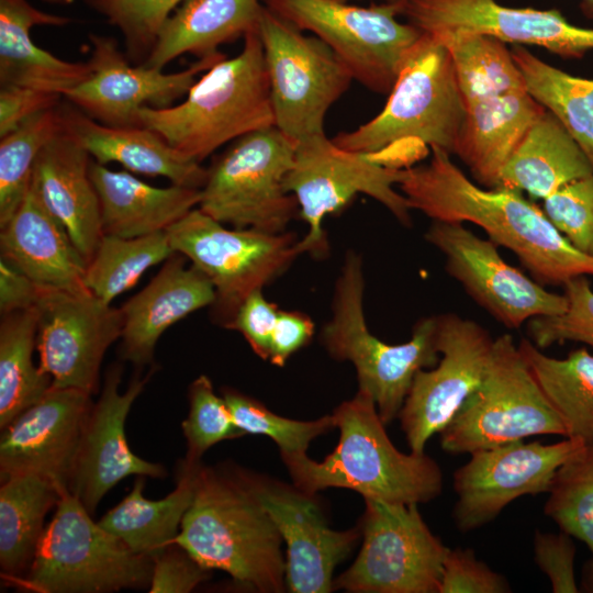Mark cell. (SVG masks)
<instances>
[{"instance_id":"680465c9","label":"cell","mask_w":593,"mask_h":593,"mask_svg":"<svg viewBox=\"0 0 593 593\" xmlns=\"http://www.w3.org/2000/svg\"><path fill=\"white\" fill-rule=\"evenodd\" d=\"M380 2H385V3H394V4H403L404 2H406L407 0H379Z\"/></svg>"},{"instance_id":"4316f807","label":"cell","mask_w":593,"mask_h":593,"mask_svg":"<svg viewBox=\"0 0 593 593\" xmlns=\"http://www.w3.org/2000/svg\"><path fill=\"white\" fill-rule=\"evenodd\" d=\"M60 109L65 131L99 164L118 163L128 171L165 177L174 184L203 187L208 169L178 152L157 132L143 125H105L71 105Z\"/></svg>"},{"instance_id":"7c38bea8","label":"cell","mask_w":593,"mask_h":593,"mask_svg":"<svg viewBox=\"0 0 593 593\" xmlns=\"http://www.w3.org/2000/svg\"><path fill=\"white\" fill-rule=\"evenodd\" d=\"M402 169L370 155L344 149L325 133L296 143L284 186L295 198L299 214L309 227L298 242L299 253L325 254V217L342 210L359 193L378 201L401 224L411 226V208L398 188Z\"/></svg>"},{"instance_id":"5bb4252c","label":"cell","mask_w":593,"mask_h":593,"mask_svg":"<svg viewBox=\"0 0 593 593\" xmlns=\"http://www.w3.org/2000/svg\"><path fill=\"white\" fill-rule=\"evenodd\" d=\"M418 504L365 500L362 544L354 563L333 582L353 593H438L449 550Z\"/></svg>"},{"instance_id":"cb8c5ba5","label":"cell","mask_w":593,"mask_h":593,"mask_svg":"<svg viewBox=\"0 0 593 593\" xmlns=\"http://www.w3.org/2000/svg\"><path fill=\"white\" fill-rule=\"evenodd\" d=\"M186 259L174 253L149 283L120 307V358L138 369L154 366L156 344L171 325L215 301L211 281L193 265L187 267Z\"/></svg>"},{"instance_id":"7bdbcfd3","label":"cell","mask_w":593,"mask_h":593,"mask_svg":"<svg viewBox=\"0 0 593 593\" xmlns=\"http://www.w3.org/2000/svg\"><path fill=\"white\" fill-rule=\"evenodd\" d=\"M184 0H85L123 37L126 56L144 64L150 54L160 29L178 4Z\"/></svg>"},{"instance_id":"f5cc1de1","label":"cell","mask_w":593,"mask_h":593,"mask_svg":"<svg viewBox=\"0 0 593 593\" xmlns=\"http://www.w3.org/2000/svg\"><path fill=\"white\" fill-rule=\"evenodd\" d=\"M314 334V322L298 311L279 312L272 332L268 361L282 367Z\"/></svg>"},{"instance_id":"d4e9b609","label":"cell","mask_w":593,"mask_h":593,"mask_svg":"<svg viewBox=\"0 0 593 593\" xmlns=\"http://www.w3.org/2000/svg\"><path fill=\"white\" fill-rule=\"evenodd\" d=\"M90 155L65 128L40 152L31 183L87 264L103 236Z\"/></svg>"},{"instance_id":"6da1fadb","label":"cell","mask_w":593,"mask_h":593,"mask_svg":"<svg viewBox=\"0 0 593 593\" xmlns=\"http://www.w3.org/2000/svg\"><path fill=\"white\" fill-rule=\"evenodd\" d=\"M430 153L429 163L402 169L398 188L411 210L433 221L481 227L544 287L593 277V256L574 247L523 192L484 188L469 179L449 153L438 147Z\"/></svg>"},{"instance_id":"f546056e","label":"cell","mask_w":593,"mask_h":593,"mask_svg":"<svg viewBox=\"0 0 593 593\" xmlns=\"http://www.w3.org/2000/svg\"><path fill=\"white\" fill-rule=\"evenodd\" d=\"M67 16L46 13L27 0H0V85L18 86L64 96L91 74L88 61L64 60L37 46L35 25L63 26Z\"/></svg>"},{"instance_id":"277c9868","label":"cell","mask_w":593,"mask_h":593,"mask_svg":"<svg viewBox=\"0 0 593 593\" xmlns=\"http://www.w3.org/2000/svg\"><path fill=\"white\" fill-rule=\"evenodd\" d=\"M141 125L201 163L248 133L275 125L264 49L257 29L244 36L242 51L222 58L194 82L186 99L167 108L144 107Z\"/></svg>"},{"instance_id":"8fae6325","label":"cell","mask_w":593,"mask_h":593,"mask_svg":"<svg viewBox=\"0 0 593 593\" xmlns=\"http://www.w3.org/2000/svg\"><path fill=\"white\" fill-rule=\"evenodd\" d=\"M166 232L174 251L189 259L213 284V316L226 328L240 304L300 255L293 234L227 228L199 206Z\"/></svg>"},{"instance_id":"9c48e42d","label":"cell","mask_w":593,"mask_h":593,"mask_svg":"<svg viewBox=\"0 0 593 593\" xmlns=\"http://www.w3.org/2000/svg\"><path fill=\"white\" fill-rule=\"evenodd\" d=\"M295 146L275 125L235 139L208 169L199 208L235 228L283 233L299 210L284 186Z\"/></svg>"},{"instance_id":"e0dca14e","label":"cell","mask_w":593,"mask_h":593,"mask_svg":"<svg viewBox=\"0 0 593 593\" xmlns=\"http://www.w3.org/2000/svg\"><path fill=\"white\" fill-rule=\"evenodd\" d=\"M36 310L41 370L55 387L98 393L103 357L122 335L121 309L105 303L88 288H43Z\"/></svg>"},{"instance_id":"816d5d0a","label":"cell","mask_w":593,"mask_h":593,"mask_svg":"<svg viewBox=\"0 0 593 593\" xmlns=\"http://www.w3.org/2000/svg\"><path fill=\"white\" fill-rule=\"evenodd\" d=\"M61 94L26 87L7 86L0 89V138L16 130L29 119L59 105Z\"/></svg>"},{"instance_id":"ac0fdd59","label":"cell","mask_w":593,"mask_h":593,"mask_svg":"<svg viewBox=\"0 0 593 593\" xmlns=\"http://www.w3.org/2000/svg\"><path fill=\"white\" fill-rule=\"evenodd\" d=\"M495 338L475 321L455 313L438 315V363L419 370L399 414L413 452L451 421L484 378Z\"/></svg>"},{"instance_id":"4dcf8cb0","label":"cell","mask_w":593,"mask_h":593,"mask_svg":"<svg viewBox=\"0 0 593 593\" xmlns=\"http://www.w3.org/2000/svg\"><path fill=\"white\" fill-rule=\"evenodd\" d=\"M262 8L260 0H184L160 29L144 65L164 69L183 54H216L256 30Z\"/></svg>"},{"instance_id":"7a4b0ae2","label":"cell","mask_w":593,"mask_h":593,"mask_svg":"<svg viewBox=\"0 0 593 593\" xmlns=\"http://www.w3.org/2000/svg\"><path fill=\"white\" fill-rule=\"evenodd\" d=\"M202 567L248 589H286L282 537L240 471L199 465L192 502L175 538Z\"/></svg>"},{"instance_id":"7dc6e473","label":"cell","mask_w":593,"mask_h":593,"mask_svg":"<svg viewBox=\"0 0 593 593\" xmlns=\"http://www.w3.org/2000/svg\"><path fill=\"white\" fill-rule=\"evenodd\" d=\"M507 579L479 560L472 549L448 550L438 593H507Z\"/></svg>"},{"instance_id":"30bf717a","label":"cell","mask_w":593,"mask_h":593,"mask_svg":"<svg viewBox=\"0 0 593 593\" xmlns=\"http://www.w3.org/2000/svg\"><path fill=\"white\" fill-rule=\"evenodd\" d=\"M275 126L295 144L324 134L325 116L354 80L333 49L264 5L257 25Z\"/></svg>"},{"instance_id":"4fadbf2b","label":"cell","mask_w":593,"mask_h":593,"mask_svg":"<svg viewBox=\"0 0 593 593\" xmlns=\"http://www.w3.org/2000/svg\"><path fill=\"white\" fill-rule=\"evenodd\" d=\"M301 31L325 42L362 86L390 93L422 31L399 20L401 5L360 7L338 0H264Z\"/></svg>"},{"instance_id":"1f68e13d","label":"cell","mask_w":593,"mask_h":593,"mask_svg":"<svg viewBox=\"0 0 593 593\" xmlns=\"http://www.w3.org/2000/svg\"><path fill=\"white\" fill-rule=\"evenodd\" d=\"M593 175L584 152L561 122L545 111L504 166L499 187L546 199L563 186Z\"/></svg>"},{"instance_id":"11a10c76","label":"cell","mask_w":593,"mask_h":593,"mask_svg":"<svg viewBox=\"0 0 593 593\" xmlns=\"http://www.w3.org/2000/svg\"><path fill=\"white\" fill-rule=\"evenodd\" d=\"M581 591L593 593V557L583 567Z\"/></svg>"},{"instance_id":"f907efd6","label":"cell","mask_w":593,"mask_h":593,"mask_svg":"<svg viewBox=\"0 0 593 593\" xmlns=\"http://www.w3.org/2000/svg\"><path fill=\"white\" fill-rule=\"evenodd\" d=\"M279 312L278 305L268 301L262 290H257L240 304L227 328L239 332L253 351L268 360Z\"/></svg>"},{"instance_id":"c3c4849f","label":"cell","mask_w":593,"mask_h":593,"mask_svg":"<svg viewBox=\"0 0 593 593\" xmlns=\"http://www.w3.org/2000/svg\"><path fill=\"white\" fill-rule=\"evenodd\" d=\"M573 537L559 533L535 532L534 559L540 571L548 578L553 593H578Z\"/></svg>"},{"instance_id":"7402d4cb","label":"cell","mask_w":593,"mask_h":593,"mask_svg":"<svg viewBox=\"0 0 593 593\" xmlns=\"http://www.w3.org/2000/svg\"><path fill=\"white\" fill-rule=\"evenodd\" d=\"M91 394L52 384L21 412L0 437V479L36 474L67 486L82 428L93 404Z\"/></svg>"},{"instance_id":"44dd1931","label":"cell","mask_w":593,"mask_h":593,"mask_svg":"<svg viewBox=\"0 0 593 593\" xmlns=\"http://www.w3.org/2000/svg\"><path fill=\"white\" fill-rule=\"evenodd\" d=\"M400 15L422 32H477L568 59L593 49V29L572 24L557 9L511 8L496 0H407Z\"/></svg>"},{"instance_id":"db71d44e","label":"cell","mask_w":593,"mask_h":593,"mask_svg":"<svg viewBox=\"0 0 593 593\" xmlns=\"http://www.w3.org/2000/svg\"><path fill=\"white\" fill-rule=\"evenodd\" d=\"M23 272L1 258L0 261V312L1 315L36 307L43 291Z\"/></svg>"},{"instance_id":"ba28073f","label":"cell","mask_w":593,"mask_h":593,"mask_svg":"<svg viewBox=\"0 0 593 593\" xmlns=\"http://www.w3.org/2000/svg\"><path fill=\"white\" fill-rule=\"evenodd\" d=\"M439 434L441 448L450 454H471L536 435L567 437L511 334L495 338L483 380Z\"/></svg>"},{"instance_id":"2e32d148","label":"cell","mask_w":593,"mask_h":593,"mask_svg":"<svg viewBox=\"0 0 593 593\" xmlns=\"http://www.w3.org/2000/svg\"><path fill=\"white\" fill-rule=\"evenodd\" d=\"M583 444L569 437L552 444L524 439L469 454L454 473L456 528L479 529L516 499L548 493L557 470Z\"/></svg>"},{"instance_id":"3957f363","label":"cell","mask_w":593,"mask_h":593,"mask_svg":"<svg viewBox=\"0 0 593 593\" xmlns=\"http://www.w3.org/2000/svg\"><path fill=\"white\" fill-rule=\"evenodd\" d=\"M339 440L322 461L306 452L281 455L293 486L306 495L328 488H344L363 500L421 504L443 491L439 465L425 452L400 451L390 440L371 396H355L333 412Z\"/></svg>"},{"instance_id":"6f0895ef","label":"cell","mask_w":593,"mask_h":593,"mask_svg":"<svg viewBox=\"0 0 593 593\" xmlns=\"http://www.w3.org/2000/svg\"><path fill=\"white\" fill-rule=\"evenodd\" d=\"M47 2H52V3H58V4H69L71 3L74 0H45Z\"/></svg>"},{"instance_id":"f1b7e54d","label":"cell","mask_w":593,"mask_h":593,"mask_svg":"<svg viewBox=\"0 0 593 593\" xmlns=\"http://www.w3.org/2000/svg\"><path fill=\"white\" fill-rule=\"evenodd\" d=\"M89 174L99 197L103 235L133 238L165 232L200 204L201 189L153 187L96 160L90 161Z\"/></svg>"},{"instance_id":"9a60e30c","label":"cell","mask_w":593,"mask_h":593,"mask_svg":"<svg viewBox=\"0 0 593 593\" xmlns=\"http://www.w3.org/2000/svg\"><path fill=\"white\" fill-rule=\"evenodd\" d=\"M425 239L445 259V269L467 294L506 328L561 314L564 294L551 292L503 259L497 245L461 222L433 221Z\"/></svg>"},{"instance_id":"d590c367","label":"cell","mask_w":593,"mask_h":593,"mask_svg":"<svg viewBox=\"0 0 593 593\" xmlns=\"http://www.w3.org/2000/svg\"><path fill=\"white\" fill-rule=\"evenodd\" d=\"M511 51L527 92L561 122L593 167V79L568 74L523 45Z\"/></svg>"},{"instance_id":"52a82bcc","label":"cell","mask_w":593,"mask_h":593,"mask_svg":"<svg viewBox=\"0 0 593 593\" xmlns=\"http://www.w3.org/2000/svg\"><path fill=\"white\" fill-rule=\"evenodd\" d=\"M27 572L13 585L35 593H110L148 589L153 558L132 551L92 519L67 486Z\"/></svg>"},{"instance_id":"681fc988","label":"cell","mask_w":593,"mask_h":593,"mask_svg":"<svg viewBox=\"0 0 593 593\" xmlns=\"http://www.w3.org/2000/svg\"><path fill=\"white\" fill-rule=\"evenodd\" d=\"M210 578V570L202 567L183 547L171 542L154 558L148 592L188 593Z\"/></svg>"},{"instance_id":"8992f818","label":"cell","mask_w":593,"mask_h":593,"mask_svg":"<svg viewBox=\"0 0 593 593\" xmlns=\"http://www.w3.org/2000/svg\"><path fill=\"white\" fill-rule=\"evenodd\" d=\"M466 115L451 56L441 41L423 32L409 52L383 109L357 128L337 134L339 147L377 156L412 142L450 155Z\"/></svg>"},{"instance_id":"60d3db41","label":"cell","mask_w":593,"mask_h":593,"mask_svg":"<svg viewBox=\"0 0 593 593\" xmlns=\"http://www.w3.org/2000/svg\"><path fill=\"white\" fill-rule=\"evenodd\" d=\"M544 512L593 556V443L583 444L557 470Z\"/></svg>"},{"instance_id":"83f0119b","label":"cell","mask_w":593,"mask_h":593,"mask_svg":"<svg viewBox=\"0 0 593 593\" xmlns=\"http://www.w3.org/2000/svg\"><path fill=\"white\" fill-rule=\"evenodd\" d=\"M545 111L527 91L468 101L454 154L478 184L497 188L504 166Z\"/></svg>"},{"instance_id":"9f6ffc18","label":"cell","mask_w":593,"mask_h":593,"mask_svg":"<svg viewBox=\"0 0 593 593\" xmlns=\"http://www.w3.org/2000/svg\"><path fill=\"white\" fill-rule=\"evenodd\" d=\"M580 10L585 18L593 20V0H581Z\"/></svg>"},{"instance_id":"d6986e66","label":"cell","mask_w":593,"mask_h":593,"mask_svg":"<svg viewBox=\"0 0 593 593\" xmlns=\"http://www.w3.org/2000/svg\"><path fill=\"white\" fill-rule=\"evenodd\" d=\"M91 74L64 97L92 119L111 126L141 125L138 112L144 107L167 108L188 93L197 76L225 56L199 58L177 72L144 64L132 65L113 37L90 34Z\"/></svg>"},{"instance_id":"ee69618b","label":"cell","mask_w":593,"mask_h":593,"mask_svg":"<svg viewBox=\"0 0 593 593\" xmlns=\"http://www.w3.org/2000/svg\"><path fill=\"white\" fill-rule=\"evenodd\" d=\"M188 400V416L181 423L187 462H201L203 454L215 444L245 435L236 426L223 396L215 394L209 377L202 374L191 382Z\"/></svg>"},{"instance_id":"ab89813d","label":"cell","mask_w":593,"mask_h":593,"mask_svg":"<svg viewBox=\"0 0 593 593\" xmlns=\"http://www.w3.org/2000/svg\"><path fill=\"white\" fill-rule=\"evenodd\" d=\"M64 131L60 105L21 124L0 141V227L15 213L31 186L43 147Z\"/></svg>"},{"instance_id":"bcb514c9","label":"cell","mask_w":593,"mask_h":593,"mask_svg":"<svg viewBox=\"0 0 593 593\" xmlns=\"http://www.w3.org/2000/svg\"><path fill=\"white\" fill-rule=\"evenodd\" d=\"M542 211L578 249L593 256V175L574 180L542 200Z\"/></svg>"},{"instance_id":"d6a6232c","label":"cell","mask_w":593,"mask_h":593,"mask_svg":"<svg viewBox=\"0 0 593 593\" xmlns=\"http://www.w3.org/2000/svg\"><path fill=\"white\" fill-rule=\"evenodd\" d=\"M201 462L184 459L177 466L176 488L164 499L143 496L144 475H137L130 493L108 511L99 524L121 539L132 551L157 557L177 537L192 502L195 474Z\"/></svg>"},{"instance_id":"8d00e7d4","label":"cell","mask_w":593,"mask_h":593,"mask_svg":"<svg viewBox=\"0 0 593 593\" xmlns=\"http://www.w3.org/2000/svg\"><path fill=\"white\" fill-rule=\"evenodd\" d=\"M37 322L36 307L1 315L0 428L37 402L53 384L33 361Z\"/></svg>"},{"instance_id":"836d02e7","label":"cell","mask_w":593,"mask_h":593,"mask_svg":"<svg viewBox=\"0 0 593 593\" xmlns=\"http://www.w3.org/2000/svg\"><path fill=\"white\" fill-rule=\"evenodd\" d=\"M58 497L59 486L41 475L18 474L1 481L0 566L9 584L27 572L45 529V516Z\"/></svg>"},{"instance_id":"484cf974","label":"cell","mask_w":593,"mask_h":593,"mask_svg":"<svg viewBox=\"0 0 593 593\" xmlns=\"http://www.w3.org/2000/svg\"><path fill=\"white\" fill-rule=\"evenodd\" d=\"M1 258L44 288L80 290L87 261L31 183L12 217L0 227Z\"/></svg>"},{"instance_id":"f35d334b","label":"cell","mask_w":593,"mask_h":593,"mask_svg":"<svg viewBox=\"0 0 593 593\" xmlns=\"http://www.w3.org/2000/svg\"><path fill=\"white\" fill-rule=\"evenodd\" d=\"M174 253L166 231L133 238L103 235L87 264L85 286L111 304L136 284L148 268Z\"/></svg>"},{"instance_id":"b9f144b4","label":"cell","mask_w":593,"mask_h":593,"mask_svg":"<svg viewBox=\"0 0 593 593\" xmlns=\"http://www.w3.org/2000/svg\"><path fill=\"white\" fill-rule=\"evenodd\" d=\"M222 396L236 426L245 435L268 436L281 455L306 452L313 439L336 428L333 414L314 421H296L273 413L261 402L234 389H223Z\"/></svg>"},{"instance_id":"603a6c76","label":"cell","mask_w":593,"mask_h":593,"mask_svg":"<svg viewBox=\"0 0 593 593\" xmlns=\"http://www.w3.org/2000/svg\"><path fill=\"white\" fill-rule=\"evenodd\" d=\"M251 482L287 544L286 589L292 593L334 590L333 572L361 537L360 526L334 530L327 526L313 496L282 483L254 477Z\"/></svg>"},{"instance_id":"5b68a950","label":"cell","mask_w":593,"mask_h":593,"mask_svg":"<svg viewBox=\"0 0 593 593\" xmlns=\"http://www.w3.org/2000/svg\"><path fill=\"white\" fill-rule=\"evenodd\" d=\"M363 293L362 260L349 250L335 282L332 316L321 340L332 358L353 363L358 390L371 396L387 425L399 417L416 373L439 361L438 315L418 320L407 342L389 344L369 329Z\"/></svg>"},{"instance_id":"f6af8a7d","label":"cell","mask_w":593,"mask_h":593,"mask_svg":"<svg viewBox=\"0 0 593 593\" xmlns=\"http://www.w3.org/2000/svg\"><path fill=\"white\" fill-rule=\"evenodd\" d=\"M567 309L553 316L527 322L529 339L540 349L564 342L582 343L593 348V288L589 277L581 276L563 286Z\"/></svg>"},{"instance_id":"e575fe53","label":"cell","mask_w":593,"mask_h":593,"mask_svg":"<svg viewBox=\"0 0 593 593\" xmlns=\"http://www.w3.org/2000/svg\"><path fill=\"white\" fill-rule=\"evenodd\" d=\"M567 437L593 443V355L584 347L564 358L546 355L530 339L517 344Z\"/></svg>"},{"instance_id":"91938a15","label":"cell","mask_w":593,"mask_h":593,"mask_svg":"<svg viewBox=\"0 0 593 593\" xmlns=\"http://www.w3.org/2000/svg\"><path fill=\"white\" fill-rule=\"evenodd\" d=\"M338 1H349V0H338Z\"/></svg>"},{"instance_id":"ffe728a7","label":"cell","mask_w":593,"mask_h":593,"mask_svg":"<svg viewBox=\"0 0 593 593\" xmlns=\"http://www.w3.org/2000/svg\"><path fill=\"white\" fill-rule=\"evenodd\" d=\"M155 370L146 376L135 373L127 389L120 391L123 367L111 365L104 376L101 394L86 418L67 488L90 514H94L103 496L124 478L144 475L164 478L161 463L135 455L125 436L128 412Z\"/></svg>"},{"instance_id":"74e56055","label":"cell","mask_w":593,"mask_h":593,"mask_svg":"<svg viewBox=\"0 0 593 593\" xmlns=\"http://www.w3.org/2000/svg\"><path fill=\"white\" fill-rule=\"evenodd\" d=\"M432 34L441 41L451 56L465 103L527 91L523 74L505 42L468 31Z\"/></svg>"}]
</instances>
